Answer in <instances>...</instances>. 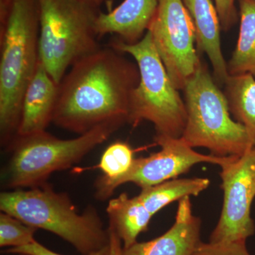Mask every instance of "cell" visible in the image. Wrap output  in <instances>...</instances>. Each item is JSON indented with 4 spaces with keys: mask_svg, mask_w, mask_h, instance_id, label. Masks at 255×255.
I'll return each instance as SVG.
<instances>
[{
    "mask_svg": "<svg viewBox=\"0 0 255 255\" xmlns=\"http://www.w3.org/2000/svg\"><path fill=\"white\" fill-rule=\"evenodd\" d=\"M147 31L174 86L182 90L201 62L195 26L182 0H158Z\"/></svg>",
    "mask_w": 255,
    "mask_h": 255,
    "instance_id": "9",
    "label": "cell"
},
{
    "mask_svg": "<svg viewBox=\"0 0 255 255\" xmlns=\"http://www.w3.org/2000/svg\"><path fill=\"white\" fill-rule=\"evenodd\" d=\"M207 178L173 179L152 187L141 189L137 196L146 209L154 216L174 201L187 196H199L210 186Z\"/></svg>",
    "mask_w": 255,
    "mask_h": 255,
    "instance_id": "16",
    "label": "cell"
},
{
    "mask_svg": "<svg viewBox=\"0 0 255 255\" xmlns=\"http://www.w3.org/2000/svg\"><path fill=\"white\" fill-rule=\"evenodd\" d=\"M4 253H7V254L23 253V254L30 255H63L52 251L51 250L48 249L46 247L43 246L36 241L33 242L31 244L28 245V246L6 250ZM110 246H108L102 248L100 251L93 252V253H90V254L82 255H110Z\"/></svg>",
    "mask_w": 255,
    "mask_h": 255,
    "instance_id": "23",
    "label": "cell"
},
{
    "mask_svg": "<svg viewBox=\"0 0 255 255\" xmlns=\"http://www.w3.org/2000/svg\"><path fill=\"white\" fill-rule=\"evenodd\" d=\"M200 218L193 213L190 197L179 201L175 221L162 236L123 248L122 255H194L201 244Z\"/></svg>",
    "mask_w": 255,
    "mask_h": 255,
    "instance_id": "11",
    "label": "cell"
},
{
    "mask_svg": "<svg viewBox=\"0 0 255 255\" xmlns=\"http://www.w3.org/2000/svg\"><path fill=\"white\" fill-rule=\"evenodd\" d=\"M38 0H12L0 25V137L9 145L17 134L26 87L39 62Z\"/></svg>",
    "mask_w": 255,
    "mask_h": 255,
    "instance_id": "2",
    "label": "cell"
},
{
    "mask_svg": "<svg viewBox=\"0 0 255 255\" xmlns=\"http://www.w3.org/2000/svg\"><path fill=\"white\" fill-rule=\"evenodd\" d=\"M194 255H251L247 249L246 241L228 243L201 242Z\"/></svg>",
    "mask_w": 255,
    "mask_h": 255,
    "instance_id": "21",
    "label": "cell"
},
{
    "mask_svg": "<svg viewBox=\"0 0 255 255\" xmlns=\"http://www.w3.org/2000/svg\"><path fill=\"white\" fill-rule=\"evenodd\" d=\"M39 59L60 83L69 68L102 48L95 31L100 10L78 0H38Z\"/></svg>",
    "mask_w": 255,
    "mask_h": 255,
    "instance_id": "7",
    "label": "cell"
},
{
    "mask_svg": "<svg viewBox=\"0 0 255 255\" xmlns=\"http://www.w3.org/2000/svg\"><path fill=\"white\" fill-rule=\"evenodd\" d=\"M109 46L131 55L140 73L130 97L128 124L134 127L146 121L153 124L156 135L182 137L187 122L185 102L169 78L150 32L135 44L117 38Z\"/></svg>",
    "mask_w": 255,
    "mask_h": 255,
    "instance_id": "5",
    "label": "cell"
},
{
    "mask_svg": "<svg viewBox=\"0 0 255 255\" xmlns=\"http://www.w3.org/2000/svg\"><path fill=\"white\" fill-rule=\"evenodd\" d=\"M58 88L59 85L50 76L39 59L34 75L23 95L16 137L46 131L47 127L53 122Z\"/></svg>",
    "mask_w": 255,
    "mask_h": 255,
    "instance_id": "12",
    "label": "cell"
},
{
    "mask_svg": "<svg viewBox=\"0 0 255 255\" xmlns=\"http://www.w3.org/2000/svg\"><path fill=\"white\" fill-rule=\"evenodd\" d=\"M109 232H110V255H122V249H123V245L122 241L119 238L118 235L112 228L109 226Z\"/></svg>",
    "mask_w": 255,
    "mask_h": 255,
    "instance_id": "24",
    "label": "cell"
},
{
    "mask_svg": "<svg viewBox=\"0 0 255 255\" xmlns=\"http://www.w3.org/2000/svg\"><path fill=\"white\" fill-rule=\"evenodd\" d=\"M123 125L119 122L102 124L68 140L46 131L16 137L9 145L12 153L3 174V184L17 189L43 185L52 174L78 163Z\"/></svg>",
    "mask_w": 255,
    "mask_h": 255,
    "instance_id": "6",
    "label": "cell"
},
{
    "mask_svg": "<svg viewBox=\"0 0 255 255\" xmlns=\"http://www.w3.org/2000/svg\"><path fill=\"white\" fill-rule=\"evenodd\" d=\"M134 150L128 142L116 141L107 147L97 165L105 177L114 179L125 174L134 160Z\"/></svg>",
    "mask_w": 255,
    "mask_h": 255,
    "instance_id": "19",
    "label": "cell"
},
{
    "mask_svg": "<svg viewBox=\"0 0 255 255\" xmlns=\"http://www.w3.org/2000/svg\"><path fill=\"white\" fill-rule=\"evenodd\" d=\"M112 47L101 48L72 65L59 84L53 123L82 134L110 122L128 123L137 64Z\"/></svg>",
    "mask_w": 255,
    "mask_h": 255,
    "instance_id": "1",
    "label": "cell"
},
{
    "mask_svg": "<svg viewBox=\"0 0 255 255\" xmlns=\"http://www.w3.org/2000/svg\"><path fill=\"white\" fill-rule=\"evenodd\" d=\"M222 211L210 236L212 243L247 241L255 233L251 206L255 198V146L221 167Z\"/></svg>",
    "mask_w": 255,
    "mask_h": 255,
    "instance_id": "10",
    "label": "cell"
},
{
    "mask_svg": "<svg viewBox=\"0 0 255 255\" xmlns=\"http://www.w3.org/2000/svg\"><path fill=\"white\" fill-rule=\"evenodd\" d=\"M187 122L181 138L219 157L242 156L254 147L246 128L231 117L228 102L201 61L184 85Z\"/></svg>",
    "mask_w": 255,
    "mask_h": 255,
    "instance_id": "4",
    "label": "cell"
},
{
    "mask_svg": "<svg viewBox=\"0 0 255 255\" xmlns=\"http://www.w3.org/2000/svg\"><path fill=\"white\" fill-rule=\"evenodd\" d=\"M0 209L25 224L58 236L82 255L110 246L109 229L104 228L96 210L88 208L79 214L66 194L56 192L47 183L28 190L3 191Z\"/></svg>",
    "mask_w": 255,
    "mask_h": 255,
    "instance_id": "3",
    "label": "cell"
},
{
    "mask_svg": "<svg viewBox=\"0 0 255 255\" xmlns=\"http://www.w3.org/2000/svg\"><path fill=\"white\" fill-rule=\"evenodd\" d=\"M189 11L196 33V50L209 58L216 81L224 85L229 77L221 43V23L211 0H182Z\"/></svg>",
    "mask_w": 255,
    "mask_h": 255,
    "instance_id": "14",
    "label": "cell"
},
{
    "mask_svg": "<svg viewBox=\"0 0 255 255\" xmlns=\"http://www.w3.org/2000/svg\"><path fill=\"white\" fill-rule=\"evenodd\" d=\"M155 142L160 150L148 157L134 159L131 167L125 174L114 179L105 176L99 178L96 182L97 199H108L117 188L126 183H132L140 189L152 187L187 173L196 164L209 163L221 167L234 157L199 153L181 137L155 135Z\"/></svg>",
    "mask_w": 255,
    "mask_h": 255,
    "instance_id": "8",
    "label": "cell"
},
{
    "mask_svg": "<svg viewBox=\"0 0 255 255\" xmlns=\"http://www.w3.org/2000/svg\"><path fill=\"white\" fill-rule=\"evenodd\" d=\"M107 212L110 227L118 235L123 248L136 243L137 237L147 231L153 216L137 196L131 198L126 193L110 201Z\"/></svg>",
    "mask_w": 255,
    "mask_h": 255,
    "instance_id": "15",
    "label": "cell"
},
{
    "mask_svg": "<svg viewBox=\"0 0 255 255\" xmlns=\"http://www.w3.org/2000/svg\"><path fill=\"white\" fill-rule=\"evenodd\" d=\"M221 29L228 31L237 22L238 14L236 0H214Z\"/></svg>",
    "mask_w": 255,
    "mask_h": 255,
    "instance_id": "22",
    "label": "cell"
},
{
    "mask_svg": "<svg viewBox=\"0 0 255 255\" xmlns=\"http://www.w3.org/2000/svg\"><path fill=\"white\" fill-rule=\"evenodd\" d=\"M11 255H30L28 254H23V253H14V254H9Z\"/></svg>",
    "mask_w": 255,
    "mask_h": 255,
    "instance_id": "27",
    "label": "cell"
},
{
    "mask_svg": "<svg viewBox=\"0 0 255 255\" xmlns=\"http://www.w3.org/2000/svg\"><path fill=\"white\" fill-rule=\"evenodd\" d=\"M224 94L233 118L246 128L255 146V78L251 74L229 75Z\"/></svg>",
    "mask_w": 255,
    "mask_h": 255,
    "instance_id": "17",
    "label": "cell"
},
{
    "mask_svg": "<svg viewBox=\"0 0 255 255\" xmlns=\"http://www.w3.org/2000/svg\"><path fill=\"white\" fill-rule=\"evenodd\" d=\"M157 6L158 0H124L108 13L100 11L96 33L99 38L114 34L127 44H135L145 36Z\"/></svg>",
    "mask_w": 255,
    "mask_h": 255,
    "instance_id": "13",
    "label": "cell"
},
{
    "mask_svg": "<svg viewBox=\"0 0 255 255\" xmlns=\"http://www.w3.org/2000/svg\"><path fill=\"white\" fill-rule=\"evenodd\" d=\"M37 228L25 224L11 215L1 212L0 214V247L19 248L36 241Z\"/></svg>",
    "mask_w": 255,
    "mask_h": 255,
    "instance_id": "20",
    "label": "cell"
},
{
    "mask_svg": "<svg viewBox=\"0 0 255 255\" xmlns=\"http://www.w3.org/2000/svg\"><path fill=\"white\" fill-rule=\"evenodd\" d=\"M240 8L239 36L232 58L229 75L249 73L255 78V0H238Z\"/></svg>",
    "mask_w": 255,
    "mask_h": 255,
    "instance_id": "18",
    "label": "cell"
},
{
    "mask_svg": "<svg viewBox=\"0 0 255 255\" xmlns=\"http://www.w3.org/2000/svg\"><path fill=\"white\" fill-rule=\"evenodd\" d=\"M78 1L83 3V4L88 5L91 7L100 9V6L105 2V0H78Z\"/></svg>",
    "mask_w": 255,
    "mask_h": 255,
    "instance_id": "26",
    "label": "cell"
},
{
    "mask_svg": "<svg viewBox=\"0 0 255 255\" xmlns=\"http://www.w3.org/2000/svg\"><path fill=\"white\" fill-rule=\"evenodd\" d=\"M12 0H0V25L2 24L9 13Z\"/></svg>",
    "mask_w": 255,
    "mask_h": 255,
    "instance_id": "25",
    "label": "cell"
}]
</instances>
